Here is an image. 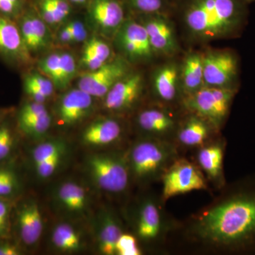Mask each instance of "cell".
<instances>
[{"instance_id": "obj_1", "label": "cell", "mask_w": 255, "mask_h": 255, "mask_svg": "<svg viewBox=\"0 0 255 255\" xmlns=\"http://www.w3.org/2000/svg\"><path fill=\"white\" fill-rule=\"evenodd\" d=\"M226 190L216 204L196 216L194 236L221 251L255 255V175Z\"/></svg>"}, {"instance_id": "obj_2", "label": "cell", "mask_w": 255, "mask_h": 255, "mask_svg": "<svg viewBox=\"0 0 255 255\" xmlns=\"http://www.w3.org/2000/svg\"><path fill=\"white\" fill-rule=\"evenodd\" d=\"M245 0H192L186 11L188 27L204 38L228 36L243 19Z\"/></svg>"}, {"instance_id": "obj_3", "label": "cell", "mask_w": 255, "mask_h": 255, "mask_svg": "<svg viewBox=\"0 0 255 255\" xmlns=\"http://www.w3.org/2000/svg\"><path fill=\"white\" fill-rule=\"evenodd\" d=\"M236 90L235 87H204L186 101L188 108L219 127L227 117Z\"/></svg>"}, {"instance_id": "obj_4", "label": "cell", "mask_w": 255, "mask_h": 255, "mask_svg": "<svg viewBox=\"0 0 255 255\" xmlns=\"http://www.w3.org/2000/svg\"><path fill=\"white\" fill-rule=\"evenodd\" d=\"M168 143L160 140H146L134 146L130 154V164L134 175L140 179L155 177L164 170L173 157Z\"/></svg>"}, {"instance_id": "obj_5", "label": "cell", "mask_w": 255, "mask_h": 255, "mask_svg": "<svg viewBox=\"0 0 255 255\" xmlns=\"http://www.w3.org/2000/svg\"><path fill=\"white\" fill-rule=\"evenodd\" d=\"M162 182L164 201L179 194L206 189V181L201 171L185 159H179L171 164L162 175Z\"/></svg>"}, {"instance_id": "obj_6", "label": "cell", "mask_w": 255, "mask_h": 255, "mask_svg": "<svg viewBox=\"0 0 255 255\" xmlns=\"http://www.w3.org/2000/svg\"><path fill=\"white\" fill-rule=\"evenodd\" d=\"M92 176L97 185L112 193L125 190L128 183V169L122 159L110 155H95L89 161Z\"/></svg>"}, {"instance_id": "obj_7", "label": "cell", "mask_w": 255, "mask_h": 255, "mask_svg": "<svg viewBox=\"0 0 255 255\" xmlns=\"http://www.w3.org/2000/svg\"><path fill=\"white\" fill-rule=\"evenodd\" d=\"M204 83L208 87H234L238 60L231 51L209 53L203 58Z\"/></svg>"}, {"instance_id": "obj_8", "label": "cell", "mask_w": 255, "mask_h": 255, "mask_svg": "<svg viewBox=\"0 0 255 255\" xmlns=\"http://www.w3.org/2000/svg\"><path fill=\"white\" fill-rule=\"evenodd\" d=\"M127 73L126 64L121 60H114L83 75L79 80L78 87L92 97H104Z\"/></svg>"}, {"instance_id": "obj_9", "label": "cell", "mask_w": 255, "mask_h": 255, "mask_svg": "<svg viewBox=\"0 0 255 255\" xmlns=\"http://www.w3.org/2000/svg\"><path fill=\"white\" fill-rule=\"evenodd\" d=\"M29 53L17 25L0 14V55L12 63H23L29 59Z\"/></svg>"}, {"instance_id": "obj_10", "label": "cell", "mask_w": 255, "mask_h": 255, "mask_svg": "<svg viewBox=\"0 0 255 255\" xmlns=\"http://www.w3.org/2000/svg\"><path fill=\"white\" fill-rule=\"evenodd\" d=\"M142 80L139 74H132L119 80L106 95V108L112 111L127 110L135 103L142 90Z\"/></svg>"}, {"instance_id": "obj_11", "label": "cell", "mask_w": 255, "mask_h": 255, "mask_svg": "<svg viewBox=\"0 0 255 255\" xmlns=\"http://www.w3.org/2000/svg\"><path fill=\"white\" fill-rule=\"evenodd\" d=\"M92 97L80 88L70 90L63 96L58 106L60 122L65 125H73L80 122L90 112Z\"/></svg>"}, {"instance_id": "obj_12", "label": "cell", "mask_w": 255, "mask_h": 255, "mask_svg": "<svg viewBox=\"0 0 255 255\" xmlns=\"http://www.w3.org/2000/svg\"><path fill=\"white\" fill-rule=\"evenodd\" d=\"M119 42L131 58H147L152 54V48L145 26L136 22L130 21L121 28Z\"/></svg>"}, {"instance_id": "obj_13", "label": "cell", "mask_w": 255, "mask_h": 255, "mask_svg": "<svg viewBox=\"0 0 255 255\" xmlns=\"http://www.w3.org/2000/svg\"><path fill=\"white\" fill-rule=\"evenodd\" d=\"M16 219L18 237L23 244L32 246L37 243L43 231L42 216L37 204L23 203L18 206Z\"/></svg>"}, {"instance_id": "obj_14", "label": "cell", "mask_w": 255, "mask_h": 255, "mask_svg": "<svg viewBox=\"0 0 255 255\" xmlns=\"http://www.w3.org/2000/svg\"><path fill=\"white\" fill-rule=\"evenodd\" d=\"M90 14L95 23L109 33L120 28L123 22V9L115 0H92Z\"/></svg>"}, {"instance_id": "obj_15", "label": "cell", "mask_w": 255, "mask_h": 255, "mask_svg": "<svg viewBox=\"0 0 255 255\" xmlns=\"http://www.w3.org/2000/svg\"><path fill=\"white\" fill-rule=\"evenodd\" d=\"M122 128L113 119H102L92 124L85 129L82 140L90 145H106L120 137Z\"/></svg>"}, {"instance_id": "obj_16", "label": "cell", "mask_w": 255, "mask_h": 255, "mask_svg": "<svg viewBox=\"0 0 255 255\" xmlns=\"http://www.w3.org/2000/svg\"><path fill=\"white\" fill-rule=\"evenodd\" d=\"M148 35L152 50L172 53L176 48L173 31L163 18H154L144 25Z\"/></svg>"}, {"instance_id": "obj_17", "label": "cell", "mask_w": 255, "mask_h": 255, "mask_svg": "<svg viewBox=\"0 0 255 255\" xmlns=\"http://www.w3.org/2000/svg\"><path fill=\"white\" fill-rule=\"evenodd\" d=\"M197 157L199 165L209 178L217 182H222L224 158V147L222 143L203 147Z\"/></svg>"}, {"instance_id": "obj_18", "label": "cell", "mask_w": 255, "mask_h": 255, "mask_svg": "<svg viewBox=\"0 0 255 255\" xmlns=\"http://www.w3.org/2000/svg\"><path fill=\"white\" fill-rule=\"evenodd\" d=\"M161 230V216L159 209L153 201H147L142 205L139 214L137 232L145 241L157 238Z\"/></svg>"}, {"instance_id": "obj_19", "label": "cell", "mask_w": 255, "mask_h": 255, "mask_svg": "<svg viewBox=\"0 0 255 255\" xmlns=\"http://www.w3.org/2000/svg\"><path fill=\"white\" fill-rule=\"evenodd\" d=\"M209 136V126L199 117H191L178 132L179 141L188 147L204 145Z\"/></svg>"}, {"instance_id": "obj_20", "label": "cell", "mask_w": 255, "mask_h": 255, "mask_svg": "<svg viewBox=\"0 0 255 255\" xmlns=\"http://www.w3.org/2000/svg\"><path fill=\"white\" fill-rule=\"evenodd\" d=\"M138 124L145 131L158 136L168 133L174 127V119L168 114L157 110L142 112L139 115Z\"/></svg>"}, {"instance_id": "obj_21", "label": "cell", "mask_w": 255, "mask_h": 255, "mask_svg": "<svg viewBox=\"0 0 255 255\" xmlns=\"http://www.w3.org/2000/svg\"><path fill=\"white\" fill-rule=\"evenodd\" d=\"M178 70L173 65L164 66L157 72L154 80L155 91L162 100H173L177 92Z\"/></svg>"}, {"instance_id": "obj_22", "label": "cell", "mask_w": 255, "mask_h": 255, "mask_svg": "<svg viewBox=\"0 0 255 255\" xmlns=\"http://www.w3.org/2000/svg\"><path fill=\"white\" fill-rule=\"evenodd\" d=\"M183 83L187 92L194 93L201 88L204 83V63L199 54L188 56L183 68Z\"/></svg>"}, {"instance_id": "obj_23", "label": "cell", "mask_w": 255, "mask_h": 255, "mask_svg": "<svg viewBox=\"0 0 255 255\" xmlns=\"http://www.w3.org/2000/svg\"><path fill=\"white\" fill-rule=\"evenodd\" d=\"M122 233L118 223L113 218L107 216L102 223L100 233L99 247L101 253L106 255L116 254V248Z\"/></svg>"}, {"instance_id": "obj_24", "label": "cell", "mask_w": 255, "mask_h": 255, "mask_svg": "<svg viewBox=\"0 0 255 255\" xmlns=\"http://www.w3.org/2000/svg\"><path fill=\"white\" fill-rule=\"evenodd\" d=\"M58 197L62 204L70 211H81L86 204L85 189L75 183L67 182L62 185Z\"/></svg>"}, {"instance_id": "obj_25", "label": "cell", "mask_w": 255, "mask_h": 255, "mask_svg": "<svg viewBox=\"0 0 255 255\" xmlns=\"http://www.w3.org/2000/svg\"><path fill=\"white\" fill-rule=\"evenodd\" d=\"M18 127L25 135L37 137L44 134L49 128L51 117L48 112L41 115L26 119H17Z\"/></svg>"}, {"instance_id": "obj_26", "label": "cell", "mask_w": 255, "mask_h": 255, "mask_svg": "<svg viewBox=\"0 0 255 255\" xmlns=\"http://www.w3.org/2000/svg\"><path fill=\"white\" fill-rule=\"evenodd\" d=\"M20 181L14 169L0 165V199L13 197L19 190Z\"/></svg>"}, {"instance_id": "obj_27", "label": "cell", "mask_w": 255, "mask_h": 255, "mask_svg": "<svg viewBox=\"0 0 255 255\" xmlns=\"http://www.w3.org/2000/svg\"><path fill=\"white\" fill-rule=\"evenodd\" d=\"M64 145L60 142L50 141L43 142L38 146L33 151L32 157H33L34 164H39L44 161L48 160L50 158L58 155H63Z\"/></svg>"}, {"instance_id": "obj_28", "label": "cell", "mask_w": 255, "mask_h": 255, "mask_svg": "<svg viewBox=\"0 0 255 255\" xmlns=\"http://www.w3.org/2000/svg\"><path fill=\"white\" fill-rule=\"evenodd\" d=\"M16 137L9 123L3 121L0 124V162L7 159L14 150Z\"/></svg>"}, {"instance_id": "obj_29", "label": "cell", "mask_w": 255, "mask_h": 255, "mask_svg": "<svg viewBox=\"0 0 255 255\" xmlns=\"http://www.w3.org/2000/svg\"><path fill=\"white\" fill-rule=\"evenodd\" d=\"M76 72V63L70 53H60V75L58 86L65 88L68 86Z\"/></svg>"}, {"instance_id": "obj_30", "label": "cell", "mask_w": 255, "mask_h": 255, "mask_svg": "<svg viewBox=\"0 0 255 255\" xmlns=\"http://www.w3.org/2000/svg\"><path fill=\"white\" fill-rule=\"evenodd\" d=\"M39 67L43 73L48 75L54 85L58 86L60 75V53H53L42 60Z\"/></svg>"}, {"instance_id": "obj_31", "label": "cell", "mask_w": 255, "mask_h": 255, "mask_svg": "<svg viewBox=\"0 0 255 255\" xmlns=\"http://www.w3.org/2000/svg\"><path fill=\"white\" fill-rule=\"evenodd\" d=\"M116 254L119 255H140L141 254L135 237L128 234H122L116 248Z\"/></svg>"}, {"instance_id": "obj_32", "label": "cell", "mask_w": 255, "mask_h": 255, "mask_svg": "<svg viewBox=\"0 0 255 255\" xmlns=\"http://www.w3.org/2000/svg\"><path fill=\"white\" fill-rule=\"evenodd\" d=\"M11 203L6 199H0V240L9 236L11 213Z\"/></svg>"}, {"instance_id": "obj_33", "label": "cell", "mask_w": 255, "mask_h": 255, "mask_svg": "<svg viewBox=\"0 0 255 255\" xmlns=\"http://www.w3.org/2000/svg\"><path fill=\"white\" fill-rule=\"evenodd\" d=\"M36 51L46 48L49 42V33L43 20L33 15Z\"/></svg>"}, {"instance_id": "obj_34", "label": "cell", "mask_w": 255, "mask_h": 255, "mask_svg": "<svg viewBox=\"0 0 255 255\" xmlns=\"http://www.w3.org/2000/svg\"><path fill=\"white\" fill-rule=\"evenodd\" d=\"M84 51L90 52L105 61L108 60L111 54L110 46L105 42L95 37L87 42Z\"/></svg>"}, {"instance_id": "obj_35", "label": "cell", "mask_w": 255, "mask_h": 255, "mask_svg": "<svg viewBox=\"0 0 255 255\" xmlns=\"http://www.w3.org/2000/svg\"><path fill=\"white\" fill-rule=\"evenodd\" d=\"M25 82L31 84L38 90L49 97L53 92V82L49 79L41 76L38 74L33 73L28 75L24 79Z\"/></svg>"}, {"instance_id": "obj_36", "label": "cell", "mask_w": 255, "mask_h": 255, "mask_svg": "<svg viewBox=\"0 0 255 255\" xmlns=\"http://www.w3.org/2000/svg\"><path fill=\"white\" fill-rule=\"evenodd\" d=\"M62 155L55 156L41 163L35 164L37 174L42 178L49 177L59 165Z\"/></svg>"}, {"instance_id": "obj_37", "label": "cell", "mask_w": 255, "mask_h": 255, "mask_svg": "<svg viewBox=\"0 0 255 255\" xmlns=\"http://www.w3.org/2000/svg\"><path fill=\"white\" fill-rule=\"evenodd\" d=\"M47 112L43 104L36 102L26 103L22 106L18 112L17 119H26L41 115Z\"/></svg>"}, {"instance_id": "obj_38", "label": "cell", "mask_w": 255, "mask_h": 255, "mask_svg": "<svg viewBox=\"0 0 255 255\" xmlns=\"http://www.w3.org/2000/svg\"><path fill=\"white\" fill-rule=\"evenodd\" d=\"M41 14L43 21L48 24L55 25L62 21L50 0H42Z\"/></svg>"}, {"instance_id": "obj_39", "label": "cell", "mask_w": 255, "mask_h": 255, "mask_svg": "<svg viewBox=\"0 0 255 255\" xmlns=\"http://www.w3.org/2000/svg\"><path fill=\"white\" fill-rule=\"evenodd\" d=\"M132 5L140 11L154 13L162 8V0H131Z\"/></svg>"}, {"instance_id": "obj_40", "label": "cell", "mask_w": 255, "mask_h": 255, "mask_svg": "<svg viewBox=\"0 0 255 255\" xmlns=\"http://www.w3.org/2000/svg\"><path fill=\"white\" fill-rule=\"evenodd\" d=\"M55 231L60 233L61 236L68 239L69 241L71 242L78 249L80 248V236L71 226L68 224H61L55 228Z\"/></svg>"}, {"instance_id": "obj_41", "label": "cell", "mask_w": 255, "mask_h": 255, "mask_svg": "<svg viewBox=\"0 0 255 255\" xmlns=\"http://www.w3.org/2000/svg\"><path fill=\"white\" fill-rule=\"evenodd\" d=\"M81 63L83 66L89 69V70H95L100 68L102 65L106 63L105 60L101 59L95 55L92 54L90 52L84 51L82 53Z\"/></svg>"}, {"instance_id": "obj_42", "label": "cell", "mask_w": 255, "mask_h": 255, "mask_svg": "<svg viewBox=\"0 0 255 255\" xmlns=\"http://www.w3.org/2000/svg\"><path fill=\"white\" fill-rule=\"evenodd\" d=\"M21 5L16 4L11 0H0V14L9 18L19 13Z\"/></svg>"}, {"instance_id": "obj_43", "label": "cell", "mask_w": 255, "mask_h": 255, "mask_svg": "<svg viewBox=\"0 0 255 255\" xmlns=\"http://www.w3.org/2000/svg\"><path fill=\"white\" fill-rule=\"evenodd\" d=\"M52 240H53V243L55 246L60 251H75L78 250L71 242L69 241L68 239L64 238L60 233L56 232L55 231L53 233Z\"/></svg>"}, {"instance_id": "obj_44", "label": "cell", "mask_w": 255, "mask_h": 255, "mask_svg": "<svg viewBox=\"0 0 255 255\" xmlns=\"http://www.w3.org/2000/svg\"><path fill=\"white\" fill-rule=\"evenodd\" d=\"M23 87H24L25 92L31 98L33 99V102L43 104L48 98L43 92L27 82H23Z\"/></svg>"}, {"instance_id": "obj_45", "label": "cell", "mask_w": 255, "mask_h": 255, "mask_svg": "<svg viewBox=\"0 0 255 255\" xmlns=\"http://www.w3.org/2000/svg\"><path fill=\"white\" fill-rule=\"evenodd\" d=\"M5 239L0 240V255H20L21 253V249L17 245L10 242L6 241Z\"/></svg>"}, {"instance_id": "obj_46", "label": "cell", "mask_w": 255, "mask_h": 255, "mask_svg": "<svg viewBox=\"0 0 255 255\" xmlns=\"http://www.w3.org/2000/svg\"><path fill=\"white\" fill-rule=\"evenodd\" d=\"M62 21L70 14V7L65 0H50Z\"/></svg>"}, {"instance_id": "obj_47", "label": "cell", "mask_w": 255, "mask_h": 255, "mask_svg": "<svg viewBox=\"0 0 255 255\" xmlns=\"http://www.w3.org/2000/svg\"><path fill=\"white\" fill-rule=\"evenodd\" d=\"M66 26L68 27V29L70 30V31L71 32L72 34L85 30V26H83V23L78 21H72V22L68 23Z\"/></svg>"}, {"instance_id": "obj_48", "label": "cell", "mask_w": 255, "mask_h": 255, "mask_svg": "<svg viewBox=\"0 0 255 255\" xmlns=\"http://www.w3.org/2000/svg\"><path fill=\"white\" fill-rule=\"evenodd\" d=\"M60 41L62 43H71L72 42V33L68 29L66 26L61 29L59 34Z\"/></svg>"}, {"instance_id": "obj_49", "label": "cell", "mask_w": 255, "mask_h": 255, "mask_svg": "<svg viewBox=\"0 0 255 255\" xmlns=\"http://www.w3.org/2000/svg\"><path fill=\"white\" fill-rule=\"evenodd\" d=\"M87 36L86 29L78 33L72 34V42H81L86 38Z\"/></svg>"}, {"instance_id": "obj_50", "label": "cell", "mask_w": 255, "mask_h": 255, "mask_svg": "<svg viewBox=\"0 0 255 255\" xmlns=\"http://www.w3.org/2000/svg\"><path fill=\"white\" fill-rule=\"evenodd\" d=\"M4 120V114L3 113L2 111L0 110V124H1V122Z\"/></svg>"}, {"instance_id": "obj_51", "label": "cell", "mask_w": 255, "mask_h": 255, "mask_svg": "<svg viewBox=\"0 0 255 255\" xmlns=\"http://www.w3.org/2000/svg\"><path fill=\"white\" fill-rule=\"evenodd\" d=\"M70 1H73L75 3H79V4H81V3H84L86 1V0H70Z\"/></svg>"}, {"instance_id": "obj_52", "label": "cell", "mask_w": 255, "mask_h": 255, "mask_svg": "<svg viewBox=\"0 0 255 255\" xmlns=\"http://www.w3.org/2000/svg\"><path fill=\"white\" fill-rule=\"evenodd\" d=\"M245 1L248 3L255 2V0H245Z\"/></svg>"}]
</instances>
